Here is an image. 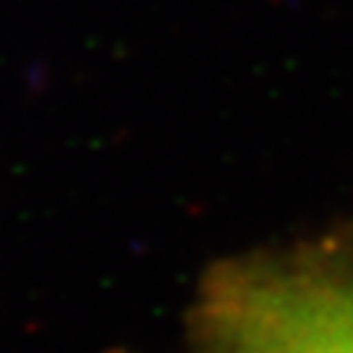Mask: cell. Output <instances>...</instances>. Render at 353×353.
I'll list each match as a JSON object with an SVG mask.
<instances>
[{
    "instance_id": "cell-1",
    "label": "cell",
    "mask_w": 353,
    "mask_h": 353,
    "mask_svg": "<svg viewBox=\"0 0 353 353\" xmlns=\"http://www.w3.org/2000/svg\"><path fill=\"white\" fill-rule=\"evenodd\" d=\"M212 353H353V278L314 267L228 272L204 316Z\"/></svg>"
}]
</instances>
